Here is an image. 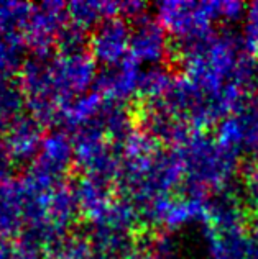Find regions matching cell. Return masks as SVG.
Instances as JSON below:
<instances>
[{"label":"cell","instance_id":"10","mask_svg":"<svg viewBox=\"0 0 258 259\" xmlns=\"http://www.w3.org/2000/svg\"><path fill=\"white\" fill-rule=\"evenodd\" d=\"M258 208V207H256ZM252 236H255L258 240V210H256V215H255V220H253V228H252Z\"/></svg>","mask_w":258,"mask_h":259},{"label":"cell","instance_id":"5","mask_svg":"<svg viewBox=\"0 0 258 259\" xmlns=\"http://www.w3.org/2000/svg\"><path fill=\"white\" fill-rule=\"evenodd\" d=\"M169 51V39L165 28L158 20L148 17L146 13L133 20L130 36V56L138 63L158 64Z\"/></svg>","mask_w":258,"mask_h":259},{"label":"cell","instance_id":"3","mask_svg":"<svg viewBox=\"0 0 258 259\" xmlns=\"http://www.w3.org/2000/svg\"><path fill=\"white\" fill-rule=\"evenodd\" d=\"M132 25L122 17L107 18L94 28L89 39V51L96 63L105 67L120 64L130 54Z\"/></svg>","mask_w":258,"mask_h":259},{"label":"cell","instance_id":"9","mask_svg":"<svg viewBox=\"0 0 258 259\" xmlns=\"http://www.w3.org/2000/svg\"><path fill=\"white\" fill-rule=\"evenodd\" d=\"M243 46L250 54L258 53V2L247 5L245 30H243Z\"/></svg>","mask_w":258,"mask_h":259},{"label":"cell","instance_id":"7","mask_svg":"<svg viewBox=\"0 0 258 259\" xmlns=\"http://www.w3.org/2000/svg\"><path fill=\"white\" fill-rule=\"evenodd\" d=\"M173 80L174 77L169 74V71L163 69L160 66H150L140 74L138 95L146 102H156L165 97Z\"/></svg>","mask_w":258,"mask_h":259},{"label":"cell","instance_id":"4","mask_svg":"<svg viewBox=\"0 0 258 259\" xmlns=\"http://www.w3.org/2000/svg\"><path fill=\"white\" fill-rule=\"evenodd\" d=\"M141 64L130 54L114 67H105L97 74L96 92L105 102L112 104H124L132 95H138V82L141 74Z\"/></svg>","mask_w":258,"mask_h":259},{"label":"cell","instance_id":"6","mask_svg":"<svg viewBox=\"0 0 258 259\" xmlns=\"http://www.w3.org/2000/svg\"><path fill=\"white\" fill-rule=\"evenodd\" d=\"M210 259H248L252 235L245 228L217 231L206 228Z\"/></svg>","mask_w":258,"mask_h":259},{"label":"cell","instance_id":"8","mask_svg":"<svg viewBox=\"0 0 258 259\" xmlns=\"http://www.w3.org/2000/svg\"><path fill=\"white\" fill-rule=\"evenodd\" d=\"M13 143H15V145H12V151L15 154L28 156L31 153H35L36 146H40L38 145L40 138H38L35 126L31 123H23V128L13 132Z\"/></svg>","mask_w":258,"mask_h":259},{"label":"cell","instance_id":"1","mask_svg":"<svg viewBox=\"0 0 258 259\" xmlns=\"http://www.w3.org/2000/svg\"><path fill=\"white\" fill-rule=\"evenodd\" d=\"M185 167L186 195L207 199L210 190L220 192L237 171V154L204 132H194L181 146L173 148Z\"/></svg>","mask_w":258,"mask_h":259},{"label":"cell","instance_id":"2","mask_svg":"<svg viewBox=\"0 0 258 259\" xmlns=\"http://www.w3.org/2000/svg\"><path fill=\"white\" fill-rule=\"evenodd\" d=\"M156 20L176 41H188L212 33L215 22H224V2H163Z\"/></svg>","mask_w":258,"mask_h":259}]
</instances>
